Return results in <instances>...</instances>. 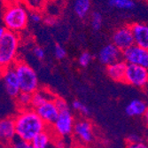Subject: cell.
I'll list each match as a JSON object with an SVG mask.
<instances>
[{"label":"cell","instance_id":"1f68e13d","mask_svg":"<svg viewBox=\"0 0 148 148\" xmlns=\"http://www.w3.org/2000/svg\"><path fill=\"white\" fill-rule=\"evenodd\" d=\"M141 141L140 138L135 134H131L130 136L128 137V139H127V143H135V142H139Z\"/></svg>","mask_w":148,"mask_h":148},{"label":"cell","instance_id":"5bb4252c","mask_svg":"<svg viewBox=\"0 0 148 148\" xmlns=\"http://www.w3.org/2000/svg\"><path fill=\"white\" fill-rule=\"evenodd\" d=\"M135 45L148 50V25L145 23H134L130 25Z\"/></svg>","mask_w":148,"mask_h":148},{"label":"cell","instance_id":"e0dca14e","mask_svg":"<svg viewBox=\"0 0 148 148\" xmlns=\"http://www.w3.org/2000/svg\"><path fill=\"white\" fill-rule=\"evenodd\" d=\"M148 108V105L141 99H133L126 106L125 112L129 116H144Z\"/></svg>","mask_w":148,"mask_h":148},{"label":"cell","instance_id":"6da1fadb","mask_svg":"<svg viewBox=\"0 0 148 148\" xmlns=\"http://www.w3.org/2000/svg\"><path fill=\"white\" fill-rule=\"evenodd\" d=\"M16 135L29 144L34 138L47 129V125L33 108L20 110L14 117Z\"/></svg>","mask_w":148,"mask_h":148},{"label":"cell","instance_id":"d6a6232c","mask_svg":"<svg viewBox=\"0 0 148 148\" xmlns=\"http://www.w3.org/2000/svg\"><path fill=\"white\" fill-rule=\"evenodd\" d=\"M65 138H59V141H56V147L57 148H66V144L65 141H63Z\"/></svg>","mask_w":148,"mask_h":148},{"label":"cell","instance_id":"7a4b0ae2","mask_svg":"<svg viewBox=\"0 0 148 148\" xmlns=\"http://www.w3.org/2000/svg\"><path fill=\"white\" fill-rule=\"evenodd\" d=\"M20 45L19 34L6 31L0 36V66L1 69L12 66L18 60V50Z\"/></svg>","mask_w":148,"mask_h":148},{"label":"cell","instance_id":"277c9868","mask_svg":"<svg viewBox=\"0 0 148 148\" xmlns=\"http://www.w3.org/2000/svg\"><path fill=\"white\" fill-rule=\"evenodd\" d=\"M13 68L19 78L21 92L33 94L39 89L38 77L32 66L23 60H18Z\"/></svg>","mask_w":148,"mask_h":148},{"label":"cell","instance_id":"603a6c76","mask_svg":"<svg viewBox=\"0 0 148 148\" xmlns=\"http://www.w3.org/2000/svg\"><path fill=\"white\" fill-rule=\"evenodd\" d=\"M102 24V16L99 12H95L92 14L91 18V27L94 30H99L101 28Z\"/></svg>","mask_w":148,"mask_h":148},{"label":"cell","instance_id":"ba28073f","mask_svg":"<svg viewBox=\"0 0 148 148\" xmlns=\"http://www.w3.org/2000/svg\"><path fill=\"white\" fill-rule=\"evenodd\" d=\"M123 60L128 65H136L148 69V50L134 45L123 51Z\"/></svg>","mask_w":148,"mask_h":148},{"label":"cell","instance_id":"d590c367","mask_svg":"<svg viewBox=\"0 0 148 148\" xmlns=\"http://www.w3.org/2000/svg\"><path fill=\"white\" fill-rule=\"evenodd\" d=\"M29 148H36L35 146H33L32 145H30V146H29Z\"/></svg>","mask_w":148,"mask_h":148},{"label":"cell","instance_id":"83f0119b","mask_svg":"<svg viewBox=\"0 0 148 148\" xmlns=\"http://www.w3.org/2000/svg\"><path fill=\"white\" fill-rule=\"evenodd\" d=\"M33 53L35 57L39 60H42L45 59V50L42 48V47H39V46H36L34 49H33Z\"/></svg>","mask_w":148,"mask_h":148},{"label":"cell","instance_id":"8fae6325","mask_svg":"<svg viewBox=\"0 0 148 148\" xmlns=\"http://www.w3.org/2000/svg\"><path fill=\"white\" fill-rule=\"evenodd\" d=\"M99 61L105 65L109 66L123 60V51H120L114 44L104 46L99 53Z\"/></svg>","mask_w":148,"mask_h":148},{"label":"cell","instance_id":"2e32d148","mask_svg":"<svg viewBox=\"0 0 148 148\" xmlns=\"http://www.w3.org/2000/svg\"><path fill=\"white\" fill-rule=\"evenodd\" d=\"M56 96L52 94L47 89H38L35 93L32 94V104L31 108L36 109L38 106H42L43 104L50 101L54 100Z\"/></svg>","mask_w":148,"mask_h":148},{"label":"cell","instance_id":"7402d4cb","mask_svg":"<svg viewBox=\"0 0 148 148\" xmlns=\"http://www.w3.org/2000/svg\"><path fill=\"white\" fill-rule=\"evenodd\" d=\"M72 107L77 112H79L80 114H82L83 115H89L90 114V110L88 107L81 101L79 100H75L72 103Z\"/></svg>","mask_w":148,"mask_h":148},{"label":"cell","instance_id":"52a82bcc","mask_svg":"<svg viewBox=\"0 0 148 148\" xmlns=\"http://www.w3.org/2000/svg\"><path fill=\"white\" fill-rule=\"evenodd\" d=\"M2 73V82L5 91L10 98L16 99L21 92L19 78L17 76L14 68L10 66L5 69L1 70Z\"/></svg>","mask_w":148,"mask_h":148},{"label":"cell","instance_id":"f1b7e54d","mask_svg":"<svg viewBox=\"0 0 148 148\" xmlns=\"http://www.w3.org/2000/svg\"><path fill=\"white\" fill-rule=\"evenodd\" d=\"M127 148H148V145L142 141L135 143H127Z\"/></svg>","mask_w":148,"mask_h":148},{"label":"cell","instance_id":"7c38bea8","mask_svg":"<svg viewBox=\"0 0 148 148\" xmlns=\"http://www.w3.org/2000/svg\"><path fill=\"white\" fill-rule=\"evenodd\" d=\"M73 133L79 141L84 144H89L93 139L92 124L87 120H79L75 122Z\"/></svg>","mask_w":148,"mask_h":148},{"label":"cell","instance_id":"d6986e66","mask_svg":"<svg viewBox=\"0 0 148 148\" xmlns=\"http://www.w3.org/2000/svg\"><path fill=\"white\" fill-rule=\"evenodd\" d=\"M90 9V0H75L74 11L79 18H84Z\"/></svg>","mask_w":148,"mask_h":148},{"label":"cell","instance_id":"4316f807","mask_svg":"<svg viewBox=\"0 0 148 148\" xmlns=\"http://www.w3.org/2000/svg\"><path fill=\"white\" fill-rule=\"evenodd\" d=\"M54 102L58 107V109L60 112H62V111H66V110H69V105L68 103L66 102L65 99H63L62 98H60V97H56L54 99Z\"/></svg>","mask_w":148,"mask_h":148},{"label":"cell","instance_id":"5b68a950","mask_svg":"<svg viewBox=\"0 0 148 148\" xmlns=\"http://www.w3.org/2000/svg\"><path fill=\"white\" fill-rule=\"evenodd\" d=\"M75 119L70 110L60 112L59 117L51 126V130L58 138H68L74 132Z\"/></svg>","mask_w":148,"mask_h":148},{"label":"cell","instance_id":"ffe728a7","mask_svg":"<svg viewBox=\"0 0 148 148\" xmlns=\"http://www.w3.org/2000/svg\"><path fill=\"white\" fill-rule=\"evenodd\" d=\"M16 105L20 107V110H25L31 108L32 104V94L21 92L19 96L15 99Z\"/></svg>","mask_w":148,"mask_h":148},{"label":"cell","instance_id":"e575fe53","mask_svg":"<svg viewBox=\"0 0 148 148\" xmlns=\"http://www.w3.org/2000/svg\"><path fill=\"white\" fill-rule=\"evenodd\" d=\"M144 118H145V124H146V126H147V128H148V108H147V110H146V112H145V115H144Z\"/></svg>","mask_w":148,"mask_h":148},{"label":"cell","instance_id":"ac0fdd59","mask_svg":"<svg viewBox=\"0 0 148 148\" xmlns=\"http://www.w3.org/2000/svg\"><path fill=\"white\" fill-rule=\"evenodd\" d=\"M53 135L54 134H53L52 130L46 129L43 132L38 134L32 141L31 145L36 148H47L51 145V141L54 140Z\"/></svg>","mask_w":148,"mask_h":148},{"label":"cell","instance_id":"cb8c5ba5","mask_svg":"<svg viewBox=\"0 0 148 148\" xmlns=\"http://www.w3.org/2000/svg\"><path fill=\"white\" fill-rule=\"evenodd\" d=\"M31 144L24 141L21 138H19L18 137H16L14 139H13L11 144L8 145L9 148H29Z\"/></svg>","mask_w":148,"mask_h":148},{"label":"cell","instance_id":"3957f363","mask_svg":"<svg viewBox=\"0 0 148 148\" xmlns=\"http://www.w3.org/2000/svg\"><path fill=\"white\" fill-rule=\"evenodd\" d=\"M29 20L26 8L19 4H12L4 11L3 23L8 31L19 34L23 31Z\"/></svg>","mask_w":148,"mask_h":148},{"label":"cell","instance_id":"836d02e7","mask_svg":"<svg viewBox=\"0 0 148 148\" xmlns=\"http://www.w3.org/2000/svg\"><path fill=\"white\" fill-rule=\"evenodd\" d=\"M6 31H7V29H5V26H2L1 28H0V36H3Z\"/></svg>","mask_w":148,"mask_h":148},{"label":"cell","instance_id":"30bf717a","mask_svg":"<svg viewBox=\"0 0 148 148\" xmlns=\"http://www.w3.org/2000/svg\"><path fill=\"white\" fill-rule=\"evenodd\" d=\"M47 126H52L59 117L60 111L54 102L50 100L35 109Z\"/></svg>","mask_w":148,"mask_h":148},{"label":"cell","instance_id":"8992f818","mask_svg":"<svg viewBox=\"0 0 148 148\" xmlns=\"http://www.w3.org/2000/svg\"><path fill=\"white\" fill-rule=\"evenodd\" d=\"M124 83L137 88H145L148 84V69L136 65H128Z\"/></svg>","mask_w":148,"mask_h":148},{"label":"cell","instance_id":"4dcf8cb0","mask_svg":"<svg viewBox=\"0 0 148 148\" xmlns=\"http://www.w3.org/2000/svg\"><path fill=\"white\" fill-rule=\"evenodd\" d=\"M45 0H28L29 5H30V7L34 8V9H39L43 6Z\"/></svg>","mask_w":148,"mask_h":148},{"label":"cell","instance_id":"9c48e42d","mask_svg":"<svg viewBox=\"0 0 148 148\" xmlns=\"http://www.w3.org/2000/svg\"><path fill=\"white\" fill-rule=\"evenodd\" d=\"M113 44L122 51L135 45L131 27L125 25L116 29L113 35Z\"/></svg>","mask_w":148,"mask_h":148},{"label":"cell","instance_id":"d4e9b609","mask_svg":"<svg viewBox=\"0 0 148 148\" xmlns=\"http://www.w3.org/2000/svg\"><path fill=\"white\" fill-rule=\"evenodd\" d=\"M91 60H92V56H91L90 53H89L87 51H84V52H83L82 54L79 56L78 62H79V65L85 68V66H89V64L90 63Z\"/></svg>","mask_w":148,"mask_h":148},{"label":"cell","instance_id":"44dd1931","mask_svg":"<svg viewBox=\"0 0 148 148\" xmlns=\"http://www.w3.org/2000/svg\"><path fill=\"white\" fill-rule=\"evenodd\" d=\"M109 5L114 8L123 10H130L136 5L133 0H109Z\"/></svg>","mask_w":148,"mask_h":148},{"label":"cell","instance_id":"484cf974","mask_svg":"<svg viewBox=\"0 0 148 148\" xmlns=\"http://www.w3.org/2000/svg\"><path fill=\"white\" fill-rule=\"evenodd\" d=\"M66 51L65 48L60 45H56L54 47V56L57 60H63L66 58Z\"/></svg>","mask_w":148,"mask_h":148},{"label":"cell","instance_id":"f546056e","mask_svg":"<svg viewBox=\"0 0 148 148\" xmlns=\"http://www.w3.org/2000/svg\"><path fill=\"white\" fill-rule=\"evenodd\" d=\"M29 20L34 23H39L42 21V16L38 12H32L29 14Z\"/></svg>","mask_w":148,"mask_h":148},{"label":"cell","instance_id":"9a60e30c","mask_svg":"<svg viewBox=\"0 0 148 148\" xmlns=\"http://www.w3.org/2000/svg\"><path fill=\"white\" fill-rule=\"evenodd\" d=\"M128 64L123 60H119L106 66V74L115 82H123L125 79Z\"/></svg>","mask_w":148,"mask_h":148},{"label":"cell","instance_id":"4fadbf2b","mask_svg":"<svg viewBox=\"0 0 148 148\" xmlns=\"http://www.w3.org/2000/svg\"><path fill=\"white\" fill-rule=\"evenodd\" d=\"M17 137L14 118L6 117L1 120L0 122V138L2 142L5 143L7 145Z\"/></svg>","mask_w":148,"mask_h":148}]
</instances>
